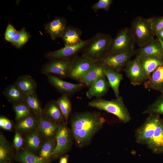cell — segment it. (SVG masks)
Segmentation results:
<instances>
[{
  "instance_id": "cell-42",
  "label": "cell",
  "mask_w": 163,
  "mask_h": 163,
  "mask_svg": "<svg viewBox=\"0 0 163 163\" xmlns=\"http://www.w3.org/2000/svg\"><path fill=\"white\" fill-rule=\"evenodd\" d=\"M69 158V156L68 155H65L60 157L59 163H68Z\"/></svg>"
},
{
  "instance_id": "cell-25",
  "label": "cell",
  "mask_w": 163,
  "mask_h": 163,
  "mask_svg": "<svg viewBox=\"0 0 163 163\" xmlns=\"http://www.w3.org/2000/svg\"><path fill=\"white\" fill-rule=\"evenodd\" d=\"M104 75L107 79L110 87L113 90L116 97H118L119 96L120 85L123 79L122 74L111 69L105 67Z\"/></svg>"
},
{
  "instance_id": "cell-36",
  "label": "cell",
  "mask_w": 163,
  "mask_h": 163,
  "mask_svg": "<svg viewBox=\"0 0 163 163\" xmlns=\"http://www.w3.org/2000/svg\"><path fill=\"white\" fill-rule=\"evenodd\" d=\"M29 35L24 28L18 31L13 39L12 43L18 48H20L28 40Z\"/></svg>"
},
{
  "instance_id": "cell-10",
  "label": "cell",
  "mask_w": 163,
  "mask_h": 163,
  "mask_svg": "<svg viewBox=\"0 0 163 163\" xmlns=\"http://www.w3.org/2000/svg\"><path fill=\"white\" fill-rule=\"evenodd\" d=\"M89 39L82 40L72 45L65 46L59 50L46 53L44 57L49 60H60L72 59L77 56L89 41Z\"/></svg>"
},
{
  "instance_id": "cell-13",
  "label": "cell",
  "mask_w": 163,
  "mask_h": 163,
  "mask_svg": "<svg viewBox=\"0 0 163 163\" xmlns=\"http://www.w3.org/2000/svg\"><path fill=\"white\" fill-rule=\"evenodd\" d=\"M135 50H130L107 56L101 63L105 67L120 72L125 67L133 55Z\"/></svg>"
},
{
  "instance_id": "cell-28",
  "label": "cell",
  "mask_w": 163,
  "mask_h": 163,
  "mask_svg": "<svg viewBox=\"0 0 163 163\" xmlns=\"http://www.w3.org/2000/svg\"><path fill=\"white\" fill-rule=\"evenodd\" d=\"M105 68L102 63H99L78 82L89 87L98 78L105 76Z\"/></svg>"
},
{
  "instance_id": "cell-26",
  "label": "cell",
  "mask_w": 163,
  "mask_h": 163,
  "mask_svg": "<svg viewBox=\"0 0 163 163\" xmlns=\"http://www.w3.org/2000/svg\"><path fill=\"white\" fill-rule=\"evenodd\" d=\"M3 94L8 101L12 104L24 101L25 95L14 83L7 86Z\"/></svg>"
},
{
  "instance_id": "cell-20",
  "label": "cell",
  "mask_w": 163,
  "mask_h": 163,
  "mask_svg": "<svg viewBox=\"0 0 163 163\" xmlns=\"http://www.w3.org/2000/svg\"><path fill=\"white\" fill-rule=\"evenodd\" d=\"M110 86L105 76L97 79L89 87L86 95L88 99L93 97H101L106 94L109 90Z\"/></svg>"
},
{
  "instance_id": "cell-8",
  "label": "cell",
  "mask_w": 163,
  "mask_h": 163,
  "mask_svg": "<svg viewBox=\"0 0 163 163\" xmlns=\"http://www.w3.org/2000/svg\"><path fill=\"white\" fill-rule=\"evenodd\" d=\"M74 58L49 60L42 66L41 72L46 75H53L61 79L67 78Z\"/></svg>"
},
{
  "instance_id": "cell-30",
  "label": "cell",
  "mask_w": 163,
  "mask_h": 163,
  "mask_svg": "<svg viewBox=\"0 0 163 163\" xmlns=\"http://www.w3.org/2000/svg\"><path fill=\"white\" fill-rule=\"evenodd\" d=\"M139 59L141 66L148 78L155 69L163 64V60L157 58L149 57Z\"/></svg>"
},
{
  "instance_id": "cell-29",
  "label": "cell",
  "mask_w": 163,
  "mask_h": 163,
  "mask_svg": "<svg viewBox=\"0 0 163 163\" xmlns=\"http://www.w3.org/2000/svg\"><path fill=\"white\" fill-rule=\"evenodd\" d=\"M24 139L27 148L36 153L38 152L43 141L37 131L25 134Z\"/></svg>"
},
{
  "instance_id": "cell-23",
  "label": "cell",
  "mask_w": 163,
  "mask_h": 163,
  "mask_svg": "<svg viewBox=\"0 0 163 163\" xmlns=\"http://www.w3.org/2000/svg\"><path fill=\"white\" fill-rule=\"evenodd\" d=\"M15 161L20 163H50L27 148L21 149L16 154Z\"/></svg>"
},
{
  "instance_id": "cell-33",
  "label": "cell",
  "mask_w": 163,
  "mask_h": 163,
  "mask_svg": "<svg viewBox=\"0 0 163 163\" xmlns=\"http://www.w3.org/2000/svg\"><path fill=\"white\" fill-rule=\"evenodd\" d=\"M56 102L66 119L67 124L72 110V103L69 97L66 95H62L58 98Z\"/></svg>"
},
{
  "instance_id": "cell-17",
  "label": "cell",
  "mask_w": 163,
  "mask_h": 163,
  "mask_svg": "<svg viewBox=\"0 0 163 163\" xmlns=\"http://www.w3.org/2000/svg\"><path fill=\"white\" fill-rule=\"evenodd\" d=\"M67 27L65 18L57 17L46 24L44 27L46 32L53 40L61 37Z\"/></svg>"
},
{
  "instance_id": "cell-27",
  "label": "cell",
  "mask_w": 163,
  "mask_h": 163,
  "mask_svg": "<svg viewBox=\"0 0 163 163\" xmlns=\"http://www.w3.org/2000/svg\"><path fill=\"white\" fill-rule=\"evenodd\" d=\"M82 31L72 26H67L62 37L65 46L75 45L82 40L81 37Z\"/></svg>"
},
{
  "instance_id": "cell-1",
  "label": "cell",
  "mask_w": 163,
  "mask_h": 163,
  "mask_svg": "<svg viewBox=\"0 0 163 163\" xmlns=\"http://www.w3.org/2000/svg\"><path fill=\"white\" fill-rule=\"evenodd\" d=\"M71 130L77 145L84 147L91 142L105 122L101 113L85 111L76 112L70 117Z\"/></svg>"
},
{
  "instance_id": "cell-34",
  "label": "cell",
  "mask_w": 163,
  "mask_h": 163,
  "mask_svg": "<svg viewBox=\"0 0 163 163\" xmlns=\"http://www.w3.org/2000/svg\"><path fill=\"white\" fill-rule=\"evenodd\" d=\"M15 114V121L17 122L31 113L32 111L24 101L12 104Z\"/></svg>"
},
{
  "instance_id": "cell-9",
  "label": "cell",
  "mask_w": 163,
  "mask_h": 163,
  "mask_svg": "<svg viewBox=\"0 0 163 163\" xmlns=\"http://www.w3.org/2000/svg\"><path fill=\"white\" fill-rule=\"evenodd\" d=\"M99 63L84 55L77 56L74 59L68 78L78 81Z\"/></svg>"
},
{
  "instance_id": "cell-7",
  "label": "cell",
  "mask_w": 163,
  "mask_h": 163,
  "mask_svg": "<svg viewBox=\"0 0 163 163\" xmlns=\"http://www.w3.org/2000/svg\"><path fill=\"white\" fill-rule=\"evenodd\" d=\"M135 43L130 28L124 27L113 39L107 56L134 50Z\"/></svg>"
},
{
  "instance_id": "cell-35",
  "label": "cell",
  "mask_w": 163,
  "mask_h": 163,
  "mask_svg": "<svg viewBox=\"0 0 163 163\" xmlns=\"http://www.w3.org/2000/svg\"><path fill=\"white\" fill-rule=\"evenodd\" d=\"M143 114L163 115V93L143 111Z\"/></svg>"
},
{
  "instance_id": "cell-37",
  "label": "cell",
  "mask_w": 163,
  "mask_h": 163,
  "mask_svg": "<svg viewBox=\"0 0 163 163\" xmlns=\"http://www.w3.org/2000/svg\"><path fill=\"white\" fill-rule=\"evenodd\" d=\"M151 28L154 36L163 29V17L150 18Z\"/></svg>"
},
{
  "instance_id": "cell-40",
  "label": "cell",
  "mask_w": 163,
  "mask_h": 163,
  "mask_svg": "<svg viewBox=\"0 0 163 163\" xmlns=\"http://www.w3.org/2000/svg\"><path fill=\"white\" fill-rule=\"evenodd\" d=\"M17 32L18 31L12 25L8 24L5 34V40L11 43Z\"/></svg>"
},
{
  "instance_id": "cell-6",
  "label": "cell",
  "mask_w": 163,
  "mask_h": 163,
  "mask_svg": "<svg viewBox=\"0 0 163 163\" xmlns=\"http://www.w3.org/2000/svg\"><path fill=\"white\" fill-rule=\"evenodd\" d=\"M162 119L160 115L158 114H149L143 123L135 131V136L136 142L146 145L152 136Z\"/></svg>"
},
{
  "instance_id": "cell-19",
  "label": "cell",
  "mask_w": 163,
  "mask_h": 163,
  "mask_svg": "<svg viewBox=\"0 0 163 163\" xmlns=\"http://www.w3.org/2000/svg\"><path fill=\"white\" fill-rule=\"evenodd\" d=\"M146 145L153 154L163 153V118Z\"/></svg>"
},
{
  "instance_id": "cell-15",
  "label": "cell",
  "mask_w": 163,
  "mask_h": 163,
  "mask_svg": "<svg viewBox=\"0 0 163 163\" xmlns=\"http://www.w3.org/2000/svg\"><path fill=\"white\" fill-rule=\"evenodd\" d=\"M136 57L139 59L154 57L163 60V50L158 40L154 39L148 44L135 50Z\"/></svg>"
},
{
  "instance_id": "cell-41",
  "label": "cell",
  "mask_w": 163,
  "mask_h": 163,
  "mask_svg": "<svg viewBox=\"0 0 163 163\" xmlns=\"http://www.w3.org/2000/svg\"><path fill=\"white\" fill-rule=\"evenodd\" d=\"M0 127L5 130L11 131L13 128L12 123L6 117L1 116L0 117Z\"/></svg>"
},
{
  "instance_id": "cell-18",
  "label": "cell",
  "mask_w": 163,
  "mask_h": 163,
  "mask_svg": "<svg viewBox=\"0 0 163 163\" xmlns=\"http://www.w3.org/2000/svg\"><path fill=\"white\" fill-rule=\"evenodd\" d=\"M16 155L13 146L7 140L4 134H0V163H14Z\"/></svg>"
},
{
  "instance_id": "cell-31",
  "label": "cell",
  "mask_w": 163,
  "mask_h": 163,
  "mask_svg": "<svg viewBox=\"0 0 163 163\" xmlns=\"http://www.w3.org/2000/svg\"><path fill=\"white\" fill-rule=\"evenodd\" d=\"M56 145L55 138L43 140L38 152V155L43 159L52 161L51 156Z\"/></svg>"
},
{
  "instance_id": "cell-32",
  "label": "cell",
  "mask_w": 163,
  "mask_h": 163,
  "mask_svg": "<svg viewBox=\"0 0 163 163\" xmlns=\"http://www.w3.org/2000/svg\"><path fill=\"white\" fill-rule=\"evenodd\" d=\"M24 101L36 116L43 115V110L40 102L36 93L25 95Z\"/></svg>"
},
{
  "instance_id": "cell-21",
  "label": "cell",
  "mask_w": 163,
  "mask_h": 163,
  "mask_svg": "<svg viewBox=\"0 0 163 163\" xmlns=\"http://www.w3.org/2000/svg\"><path fill=\"white\" fill-rule=\"evenodd\" d=\"M145 88L163 93V64L158 66L143 83Z\"/></svg>"
},
{
  "instance_id": "cell-16",
  "label": "cell",
  "mask_w": 163,
  "mask_h": 163,
  "mask_svg": "<svg viewBox=\"0 0 163 163\" xmlns=\"http://www.w3.org/2000/svg\"><path fill=\"white\" fill-rule=\"evenodd\" d=\"M43 115L58 125L67 124L56 101L51 100L47 102L43 110Z\"/></svg>"
},
{
  "instance_id": "cell-3",
  "label": "cell",
  "mask_w": 163,
  "mask_h": 163,
  "mask_svg": "<svg viewBox=\"0 0 163 163\" xmlns=\"http://www.w3.org/2000/svg\"><path fill=\"white\" fill-rule=\"evenodd\" d=\"M88 105L114 115L123 123H128L131 119V115L124 104L123 98L120 96L109 100L101 97L96 98L89 102Z\"/></svg>"
},
{
  "instance_id": "cell-22",
  "label": "cell",
  "mask_w": 163,
  "mask_h": 163,
  "mask_svg": "<svg viewBox=\"0 0 163 163\" xmlns=\"http://www.w3.org/2000/svg\"><path fill=\"white\" fill-rule=\"evenodd\" d=\"M15 130L22 135H25L37 131L38 126L37 117L32 113L20 120L16 122L14 126Z\"/></svg>"
},
{
  "instance_id": "cell-45",
  "label": "cell",
  "mask_w": 163,
  "mask_h": 163,
  "mask_svg": "<svg viewBox=\"0 0 163 163\" xmlns=\"http://www.w3.org/2000/svg\"></svg>"
},
{
  "instance_id": "cell-4",
  "label": "cell",
  "mask_w": 163,
  "mask_h": 163,
  "mask_svg": "<svg viewBox=\"0 0 163 163\" xmlns=\"http://www.w3.org/2000/svg\"><path fill=\"white\" fill-rule=\"evenodd\" d=\"M130 29L135 43L140 47L146 46L154 39L150 18L137 17L132 21Z\"/></svg>"
},
{
  "instance_id": "cell-24",
  "label": "cell",
  "mask_w": 163,
  "mask_h": 163,
  "mask_svg": "<svg viewBox=\"0 0 163 163\" xmlns=\"http://www.w3.org/2000/svg\"><path fill=\"white\" fill-rule=\"evenodd\" d=\"M25 94L35 92L37 84L30 75H24L19 77L14 83Z\"/></svg>"
},
{
  "instance_id": "cell-12",
  "label": "cell",
  "mask_w": 163,
  "mask_h": 163,
  "mask_svg": "<svg viewBox=\"0 0 163 163\" xmlns=\"http://www.w3.org/2000/svg\"><path fill=\"white\" fill-rule=\"evenodd\" d=\"M123 71L130 83L135 86L141 85L148 79L141 66L139 59L136 57L128 62Z\"/></svg>"
},
{
  "instance_id": "cell-44",
  "label": "cell",
  "mask_w": 163,
  "mask_h": 163,
  "mask_svg": "<svg viewBox=\"0 0 163 163\" xmlns=\"http://www.w3.org/2000/svg\"><path fill=\"white\" fill-rule=\"evenodd\" d=\"M163 50V40H158Z\"/></svg>"
},
{
  "instance_id": "cell-11",
  "label": "cell",
  "mask_w": 163,
  "mask_h": 163,
  "mask_svg": "<svg viewBox=\"0 0 163 163\" xmlns=\"http://www.w3.org/2000/svg\"><path fill=\"white\" fill-rule=\"evenodd\" d=\"M49 83L62 95L71 97L79 91L86 86L82 83L74 84L66 82L56 76L46 75Z\"/></svg>"
},
{
  "instance_id": "cell-39",
  "label": "cell",
  "mask_w": 163,
  "mask_h": 163,
  "mask_svg": "<svg viewBox=\"0 0 163 163\" xmlns=\"http://www.w3.org/2000/svg\"><path fill=\"white\" fill-rule=\"evenodd\" d=\"M22 135L19 132L15 130L13 140V145L15 150L16 154L22 149L24 143V139Z\"/></svg>"
},
{
  "instance_id": "cell-43",
  "label": "cell",
  "mask_w": 163,
  "mask_h": 163,
  "mask_svg": "<svg viewBox=\"0 0 163 163\" xmlns=\"http://www.w3.org/2000/svg\"><path fill=\"white\" fill-rule=\"evenodd\" d=\"M156 36L158 37V40H163V30L158 32Z\"/></svg>"
},
{
  "instance_id": "cell-14",
  "label": "cell",
  "mask_w": 163,
  "mask_h": 163,
  "mask_svg": "<svg viewBox=\"0 0 163 163\" xmlns=\"http://www.w3.org/2000/svg\"><path fill=\"white\" fill-rule=\"evenodd\" d=\"M36 117L38 126L37 131L43 139L44 140L55 138L59 125L43 115Z\"/></svg>"
},
{
  "instance_id": "cell-2",
  "label": "cell",
  "mask_w": 163,
  "mask_h": 163,
  "mask_svg": "<svg viewBox=\"0 0 163 163\" xmlns=\"http://www.w3.org/2000/svg\"><path fill=\"white\" fill-rule=\"evenodd\" d=\"M113 40L108 34L97 33L82 50V55L100 63L107 56Z\"/></svg>"
},
{
  "instance_id": "cell-5",
  "label": "cell",
  "mask_w": 163,
  "mask_h": 163,
  "mask_svg": "<svg viewBox=\"0 0 163 163\" xmlns=\"http://www.w3.org/2000/svg\"><path fill=\"white\" fill-rule=\"evenodd\" d=\"M56 147L53 152L51 159H56L64 155L71 148L73 136L71 129L67 124L60 125L55 137Z\"/></svg>"
},
{
  "instance_id": "cell-38",
  "label": "cell",
  "mask_w": 163,
  "mask_h": 163,
  "mask_svg": "<svg viewBox=\"0 0 163 163\" xmlns=\"http://www.w3.org/2000/svg\"><path fill=\"white\" fill-rule=\"evenodd\" d=\"M112 2V0H99L93 5L91 8L95 12L100 9L108 11Z\"/></svg>"
}]
</instances>
